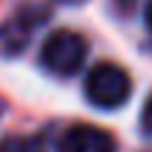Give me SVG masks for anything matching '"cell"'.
Instances as JSON below:
<instances>
[{"instance_id":"cell-1","label":"cell","mask_w":152,"mask_h":152,"mask_svg":"<svg viewBox=\"0 0 152 152\" xmlns=\"http://www.w3.org/2000/svg\"><path fill=\"white\" fill-rule=\"evenodd\" d=\"M132 93V79L115 62H99L85 76V96L99 110H115L127 104Z\"/></svg>"},{"instance_id":"cell-2","label":"cell","mask_w":152,"mask_h":152,"mask_svg":"<svg viewBox=\"0 0 152 152\" xmlns=\"http://www.w3.org/2000/svg\"><path fill=\"white\" fill-rule=\"evenodd\" d=\"M85 59H87V39L68 28L51 31L39 51L42 68H48L56 76H73L76 71H82Z\"/></svg>"},{"instance_id":"cell-3","label":"cell","mask_w":152,"mask_h":152,"mask_svg":"<svg viewBox=\"0 0 152 152\" xmlns=\"http://www.w3.org/2000/svg\"><path fill=\"white\" fill-rule=\"evenodd\" d=\"M45 20H48L45 9L28 6V9H20L17 14H11L6 23H0V56H20L28 48L34 31L45 26Z\"/></svg>"},{"instance_id":"cell-4","label":"cell","mask_w":152,"mask_h":152,"mask_svg":"<svg viewBox=\"0 0 152 152\" xmlns=\"http://www.w3.org/2000/svg\"><path fill=\"white\" fill-rule=\"evenodd\" d=\"M56 152H115V141L102 127L71 124L56 138Z\"/></svg>"},{"instance_id":"cell-5","label":"cell","mask_w":152,"mask_h":152,"mask_svg":"<svg viewBox=\"0 0 152 152\" xmlns=\"http://www.w3.org/2000/svg\"><path fill=\"white\" fill-rule=\"evenodd\" d=\"M0 152H45V149H42V144L37 138L9 135V138H0Z\"/></svg>"},{"instance_id":"cell-6","label":"cell","mask_w":152,"mask_h":152,"mask_svg":"<svg viewBox=\"0 0 152 152\" xmlns=\"http://www.w3.org/2000/svg\"><path fill=\"white\" fill-rule=\"evenodd\" d=\"M141 130L147 135H152V93H149L147 104H144V113H141Z\"/></svg>"},{"instance_id":"cell-7","label":"cell","mask_w":152,"mask_h":152,"mask_svg":"<svg viewBox=\"0 0 152 152\" xmlns=\"http://www.w3.org/2000/svg\"><path fill=\"white\" fill-rule=\"evenodd\" d=\"M144 23H147V31L152 34V0H147V6H144Z\"/></svg>"},{"instance_id":"cell-8","label":"cell","mask_w":152,"mask_h":152,"mask_svg":"<svg viewBox=\"0 0 152 152\" xmlns=\"http://www.w3.org/2000/svg\"><path fill=\"white\" fill-rule=\"evenodd\" d=\"M135 3H138V0H115V6H118L124 14H127V11H132V6H135Z\"/></svg>"},{"instance_id":"cell-9","label":"cell","mask_w":152,"mask_h":152,"mask_svg":"<svg viewBox=\"0 0 152 152\" xmlns=\"http://www.w3.org/2000/svg\"><path fill=\"white\" fill-rule=\"evenodd\" d=\"M59 3H65V6H82L85 0H59Z\"/></svg>"},{"instance_id":"cell-10","label":"cell","mask_w":152,"mask_h":152,"mask_svg":"<svg viewBox=\"0 0 152 152\" xmlns=\"http://www.w3.org/2000/svg\"><path fill=\"white\" fill-rule=\"evenodd\" d=\"M3 110H6V102H3V99H0V115H3Z\"/></svg>"}]
</instances>
